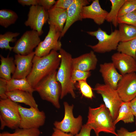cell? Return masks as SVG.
Masks as SVG:
<instances>
[{
    "instance_id": "cb8c5ba5",
    "label": "cell",
    "mask_w": 136,
    "mask_h": 136,
    "mask_svg": "<svg viewBox=\"0 0 136 136\" xmlns=\"http://www.w3.org/2000/svg\"><path fill=\"white\" fill-rule=\"evenodd\" d=\"M134 116L129 105V102H123L119 108L118 114L114 121L115 125L120 121L125 123H132L134 121Z\"/></svg>"
},
{
    "instance_id": "60d3db41",
    "label": "cell",
    "mask_w": 136,
    "mask_h": 136,
    "mask_svg": "<svg viewBox=\"0 0 136 136\" xmlns=\"http://www.w3.org/2000/svg\"><path fill=\"white\" fill-rule=\"evenodd\" d=\"M53 132L51 136H74L70 133L64 132L55 128H53Z\"/></svg>"
},
{
    "instance_id": "8fae6325",
    "label": "cell",
    "mask_w": 136,
    "mask_h": 136,
    "mask_svg": "<svg viewBox=\"0 0 136 136\" xmlns=\"http://www.w3.org/2000/svg\"><path fill=\"white\" fill-rule=\"evenodd\" d=\"M40 36L36 30L26 31L16 42L13 47V51L16 54L23 55L31 53L41 42Z\"/></svg>"
},
{
    "instance_id": "8992f818",
    "label": "cell",
    "mask_w": 136,
    "mask_h": 136,
    "mask_svg": "<svg viewBox=\"0 0 136 136\" xmlns=\"http://www.w3.org/2000/svg\"><path fill=\"white\" fill-rule=\"evenodd\" d=\"M19 105L7 98L0 100V129L6 126L11 129L19 127L21 117L18 109Z\"/></svg>"
},
{
    "instance_id": "b9f144b4",
    "label": "cell",
    "mask_w": 136,
    "mask_h": 136,
    "mask_svg": "<svg viewBox=\"0 0 136 136\" xmlns=\"http://www.w3.org/2000/svg\"><path fill=\"white\" fill-rule=\"evenodd\" d=\"M129 105L133 115L136 116V97L129 102Z\"/></svg>"
},
{
    "instance_id": "603a6c76",
    "label": "cell",
    "mask_w": 136,
    "mask_h": 136,
    "mask_svg": "<svg viewBox=\"0 0 136 136\" xmlns=\"http://www.w3.org/2000/svg\"><path fill=\"white\" fill-rule=\"evenodd\" d=\"M7 92L15 90L26 91L32 94L34 89L29 83L26 78L17 79L12 78L7 81Z\"/></svg>"
},
{
    "instance_id": "d6a6232c",
    "label": "cell",
    "mask_w": 136,
    "mask_h": 136,
    "mask_svg": "<svg viewBox=\"0 0 136 136\" xmlns=\"http://www.w3.org/2000/svg\"><path fill=\"white\" fill-rule=\"evenodd\" d=\"M118 24L124 23L136 26V11L128 13L117 18Z\"/></svg>"
},
{
    "instance_id": "4fadbf2b",
    "label": "cell",
    "mask_w": 136,
    "mask_h": 136,
    "mask_svg": "<svg viewBox=\"0 0 136 136\" xmlns=\"http://www.w3.org/2000/svg\"><path fill=\"white\" fill-rule=\"evenodd\" d=\"M123 102H129L136 97V73L122 76L116 90Z\"/></svg>"
},
{
    "instance_id": "2e32d148",
    "label": "cell",
    "mask_w": 136,
    "mask_h": 136,
    "mask_svg": "<svg viewBox=\"0 0 136 136\" xmlns=\"http://www.w3.org/2000/svg\"><path fill=\"white\" fill-rule=\"evenodd\" d=\"M90 1L75 0L67 9V19L60 39L63 37L71 26L75 22L82 21L81 12L83 7L89 4Z\"/></svg>"
},
{
    "instance_id": "ee69618b",
    "label": "cell",
    "mask_w": 136,
    "mask_h": 136,
    "mask_svg": "<svg viewBox=\"0 0 136 136\" xmlns=\"http://www.w3.org/2000/svg\"><path fill=\"white\" fill-rule=\"evenodd\" d=\"M135 11H136V10H135Z\"/></svg>"
},
{
    "instance_id": "8d00e7d4",
    "label": "cell",
    "mask_w": 136,
    "mask_h": 136,
    "mask_svg": "<svg viewBox=\"0 0 136 136\" xmlns=\"http://www.w3.org/2000/svg\"><path fill=\"white\" fill-rule=\"evenodd\" d=\"M56 2L55 0H39L38 5L48 11L54 6Z\"/></svg>"
},
{
    "instance_id": "484cf974",
    "label": "cell",
    "mask_w": 136,
    "mask_h": 136,
    "mask_svg": "<svg viewBox=\"0 0 136 136\" xmlns=\"http://www.w3.org/2000/svg\"><path fill=\"white\" fill-rule=\"evenodd\" d=\"M118 25L120 42L136 39V26L124 23L119 24Z\"/></svg>"
},
{
    "instance_id": "d590c367",
    "label": "cell",
    "mask_w": 136,
    "mask_h": 136,
    "mask_svg": "<svg viewBox=\"0 0 136 136\" xmlns=\"http://www.w3.org/2000/svg\"><path fill=\"white\" fill-rule=\"evenodd\" d=\"M7 81L5 79L0 78V98L5 99L7 98L6 93L7 90Z\"/></svg>"
},
{
    "instance_id": "7bdbcfd3",
    "label": "cell",
    "mask_w": 136,
    "mask_h": 136,
    "mask_svg": "<svg viewBox=\"0 0 136 136\" xmlns=\"http://www.w3.org/2000/svg\"><path fill=\"white\" fill-rule=\"evenodd\" d=\"M135 125L136 126V116H135Z\"/></svg>"
},
{
    "instance_id": "74e56055",
    "label": "cell",
    "mask_w": 136,
    "mask_h": 136,
    "mask_svg": "<svg viewBox=\"0 0 136 136\" xmlns=\"http://www.w3.org/2000/svg\"><path fill=\"white\" fill-rule=\"evenodd\" d=\"M91 128L86 124L83 125L79 133L74 136H90Z\"/></svg>"
},
{
    "instance_id": "f1b7e54d",
    "label": "cell",
    "mask_w": 136,
    "mask_h": 136,
    "mask_svg": "<svg viewBox=\"0 0 136 136\" xmlns=\"http://www.w3.org/2000/svg\"><path fill=\"white\" fill-rule=\"evenodd\" d=\"M41 132L39 128H18L14 132L10 133L5 131L0 133V136H40Z\"/></svg>"
},
{
    "instance_id": "277c9868",
    "label": "cell",
    "mask_w": 136,
    "mask_h": 136,
    "mask_svg": "<svg viewBox=\"0 0 136 136\" xmlns=\"http://www.w3.org/2000/svg\"><path fill=\"white\" fill-rule=\"evenodd\" d=\"M57 71L52 73L40 81L34 88L43 100L48 101L57 109L60 106L59 102L61 87L56 79Z\"/></svg>"
},
{
    "instance_id": "7402d4cb",
    "label": "cell",
    "mask_w": 136,
    "mask_h": 136,
    "mask_svg": "<svg viewBox=\"0 0 136 136\" xmlns=\"http://www.w3.org/2000/svg\"><path fill=\"white\" fill-rule=\"evenodd\" d=\"M1 64L0 65V78L4 79L7 81L12 79L11 74L14 73L16 66L14 58L9 56L5 57L2 55H0Z\"/></svg>"
},
{
    "instance_id": "5bb4252c",
    "label": "cell",
    "mask_w": 136,
    "mask_h": 136,
    "mask_svg": "<svg viewBox=\"0 0 136 136\" xmlns=\"http://www.w3.org/2000/svg\"><path fill=\"white\" fill-rule=\"evenodd\" d=\"M35 55L34 52L25 55L15 54L14 61L16 68L12 78L17 79L26 78L31 70L32 60Z\"/></svg>"
},
{
    "instance_id": "30bf717a",
    "label": "cell",
    "mask_w": 136,
    "mask_h": 136,
    "mask_svg": "<svg viewBox=\"0 0 136 136\" xmlns=\"http://www.w3.org/2000/svg\"><path fill=\"white\" fill-rule=\"evenodd\" d=\"M61 34V32L57 31L53 26L49 25L47 35L36 48L34 51L35 55L42 57L47 55L52 50L60 51L62 46L59 40Z\"/></svg>"
},
{
    "instance_id": "7c38bea8",
    "label": "cell",
    "mask_w": 136,
    "mask_h": 136,
    "mask_svg": "<svg viewBox=\"0 0 136 136\" xmlns=\"http://www.w3.org/2000/svg\"><path fill=\"white\" fill-rule=\"evenodd\" d=\"M49 18L48 11L39 5L32 6L29 8L27 20L25 25L37 31L40 36L43 33V26Z\"/></svg>"
},
{
    "instance_id": "ac0fdd59",
    "label": "cell",
    "mask_w": 136,
    "mask_h": 136,
    "mask_svg": "<svg viewBox=\"0 0 136 136\" xmlns=\"http://www.w3.org/2000/svg\"><path fill=\"white\" fill-rule=\"evenodd\" d=\"M98 59L93 51L83 54L77 57L73 58L72 65L73 69L84 71H90L96 68Z\"/></svg>"
},
{
    "instance_id": "d4e9b609",
    "label": "cell",
    "mask_w": 136,
    "mask_h": 136,
    "mask_svg": "<svg viewBox=\"0 0 136 136\" xmlns=\"http://www.w3.org/2000/svg\"><path fill=\"white\" fill-rule=\"evenodd\" d=\"M125 0H110L111 4V9L106 17V20L111 23L116 27L118 24L117 18L119 11Z\"/></svg>"
},
{
    "instance_id": "e575fe53",
    "label": "cell",
    "mask_w": 136,
    "mask_h": 136,
    "mask_svg": "<svg viewBox=\"0 0 136 136\" xmlns=\"http://www.w3.org/2000/svg\"><path fill=\"white\" fill-rule=\"evenodd\" d=\"M75 0H58L54 6L56 7L67 10Z\"/></svg>"
},
{
    "instance_id": "3957f363",
    "label": "cell",
    "mask_w": 136,
    "mask_h": 136,
    "mask_svg": "<svg viewBox=\"0 0 136 136\" xmlns=\"http://www.w3.org/2000/svg\"><path fill=\"white\" fill-rule=\"evenodd\" d=\"M61 56L59 67L56 74V79L61 87V93L60 98L62 99L68 94L75 98L76 95L75 85L72 80L73 70L71 55L64 49L61 48L59 51Z\"/></svg>"
},
{
    "instance_id": "6da1fadb",
    "label": "cell",
    "mask_w": 136,
    "mask_h": 136,
    "mask_svg": "<svg viewBox=\"0 0 136 136\" xmlns=\"http://www.w3.org/2000/svg\"><path fill=\"white\" fill-rule=\"evenodd\" d=\"M61 60L59 53L53 50L45 56L40 57L35 55L32 60L31 70L26 78L32 87L34 89L42 80L56 71Z\"/></svg>"
},
{
    "instance_id": "ab89813d",
    "label": "cell",
    "mask_w": 136,
    "mask_h": 136,
    "mask_svg": "<svg viewBox=\"0 0 136 136\" xmlns=\"http://www.w3.org/2000/svg\"><path fill=\"white\" fill-rule=\"evenodd\" d=\"M18 3L23 6L38 5L39 0H18Z\"/></svg>"
},
{
    "instance_id": "9c48e42d",
    "label": "cell",
    "mask_w": 136,
    "mask_h": 136,
    "mask_svg": "<svg viewBox=\"0 0 136 136\" xmlns=\"http://www.w3.org/2000/svg\"><path fill=\"white\" fill-rule=\"evenodd\" d=\"M18 109L21 119L19 128H39L44 124L46 116L43 111L32 107L25 108L19 105Z\"/></svg>"
},
{
    "instance_id": "83f0119b",
    "label": "cell",
    "mask_w": 136,
    "mask_h": 136,
    "mask_svg": "<svg viewBox=\"0 0 136 136\" xmlns=\"http://www.w3.org/2000/svg\"><path fill=\"white\" fill-rule=\"evenodd\" d=\"M117 50L132 57L136 60V39L125 42H120Z\"/></svg>"
},
{
    "instance_id": "ffe728a7",
    "label": "cell",
    "mask_w": 136,
    "mask_h": 136,
    "mask_svg": "<svg viewBox=\"0 0 136 136\" xmlns=\"http://www.w3.org/2000/svg\"><path fill=\"white\" fill-rule=\"evenodd\" d=\"M48 11L49 18L47 22L48 24L53 26L57 31L61 33L67 20V10L53 6Z\"/></svg>"
},
{
    "instance_id": "44dd1931",
    "label": "cell",
    "mask_w": 136,
    "mask_h": 136,
    "mask_svg": "<svg viewBox=\"0 0 136 136\" xmlns=\"http://www.w3.org/2000/svg\"><path fill=\"white\" fill-rule=\"evenodd\" d=\"M7 98L16 103H20L38 109L37 104L32 94L24 91L15 90L8 91L6 93Z\"/></svg>"
},
{
    "instance_id": "4dcf8cb0",
    "label": "cell",
    "mask_w": 136,
    "mask_h": 136,
    "mask_svg": "<svg viewBox=\"0 0 136 136\" xmlns=\"http://www.w3.org/2000/svg\"><path fill=\"white\" fill-rule=\"evenodd\" d=\"M78 82L77 87L82 96L92 99L94 97L93 88L88 84L86 80H81Z\"/></svg>"
},
{
    "instance_id": "d6986e66",
    "label": "cell",
    "mask_w": 136,
    "mask_h": 136,
    "mask_svg": "<svg viewBox=\"0 0 136 136\" xmlns=\"http://www.w3.org/2000/svg\"><path fill=\"white\" fill-rule=\"evenodd\" d=\"M99 66V72L105 84L116 90L118 83L122 76L118 72L112 62L101 64Z\"/></svg>"
},
{
    "instance_id": "52a82bcc",
    "label": "cell",
    "mask_w": 136,
    "mask_h": 136,
    "mask_svg": "<svg viewBox=\"0 0 136 136\" xmlns=\"http://www.w3.org/2000/svg\"><path fill=\"white\" fill-rule=\"evenodd\" d=\"M93 90L101 95L114 121L117 117L119 108L123 102L117 90L107 85L98 83L96 84Z\"/></svg>"
},
{
    "instance_id": "9a60e30c",
    "label": "cell",
    "mask_w": 136,
    "mask_h": 136,
    "mask_svg": "<svg viewBox=\"0 0 136 136\" xmlns=\"http://www.w3.org/2000/svg\"><path fill=\"white\" fill-rule=\"evenodd\" d=\"M108 13L101 8L98 0H94L90 5L83 7L81 17L82 19H92L96 24L100 25L106 20Z\"/></svg>"
},
{
    "instance_id": "f546056e",
    "label": "cell",
    "mask_w": 136,
    "mask_h": 136,
    "mask_svg": "<svg viewBox=\"0 0 136 136\" xmlns=\"http://www.w3.org/2000/svg\"><path fill=\"white\" fill-rule=\"evenodd\" d=\"M18 32H13L8 31L3 34L0 35V48L2 49L8 50L10 51L13 50V47L9 45L10 42H14L16 41V38L20 35Z\"/></svg>"
},
{
    "instance_id": "5b68a950",
    "label": "cell",
    "mask_w": 136,
    "mask_h": 136,
    "mask_svg": "<svg viewBox=\"0 0 136 136\" xmlns=\"http://www.w3.org/2000/svg\"><path fill=\"white\" fill-rule=\"evenodd\" d=\"M86 32L89 35L95 37L98 40V43L96 44L87 45L94 52L104 53L117 50L120 42V34L118 29H115L110 34H108L100 28H98L96 31Z\"/></svg>"
},
{
    "instance_id": "ba28073f",
    "label": "cell",
    "mask_w": 136,
    "mask_h": 136,
    "mask_svg": "<svg viewBox=\"0 0 136 136\" xmlns=\"http://www.w3.org/2000/svg\"><path fill=\"white\" fill-rule=\"evenodd\" d=\"M64 115L60 121H55L53 123L55 128L66 133H69L74 135L79 133L82 125V117L79 115L74 117L73 113V105H70L66 102L63 103Z\"/></svg>"
},
{
    "instance_id": "1f68e13d",
    "label": "cell",
    "mask_w": 136,
    "mask_h": 136,
    "mask_svg": "<svg viewBox=\"0 0 136 136\" xmlns=\"http://www.w3.org/2000/svg\"><path fill=\"white\" fill-rule=\"evenodd\" d=\"M136 9V0H125L119 11L118 17L135 11Z\"/></svg>"
},
{
    "instance_id": "4316f807",
    "label": "cell",
    "mask_w": 136,
    "mask_h": 136,
    "mask_svg": "<svg viewBox=\"0 0 136 136\" xmlns=\"http://www.w3.org/2000/svg\"><path fill=\"white\" fill-rule=\"evenodd\" d=\"M18 18L17 14L13 11L7 9L0 10V25L5 28L15 23Z\"/></svg>"
},
{
    "instance_id": "7a4b0ae2",
    "label": "cell",
    "mask_w": 136,
    "mask_h": 136,
    "mask_svg": "<svg viewBox=\"0 0 136 136\" xmlns=\"http://www.w3.org/2000/svg\"><path fill=\"white\" fill-rule=\"evenodd\" d=\"M86 124L94 130L96 136L102 132L117 136L116 127L110 112L105 105L100 104L95 108H89Z\"/></svg>"
},
{
    "instance_id": "f35d334b",
    "label": "cell",
    "mask_w": 136,
    "mask_h": 136,
    "mask_svg": "<svg viewBox=\"0 0 136 136\" xmlns=\"http://www.w3.org/2000/svg\"><path fill=\"white\" fill-rule=\"evenodd\" d=\"M117 136H136V130L133 132L129 131L123 127H121L117 131Z\"/></svg>"
},
{
    "instance_id": "e0dca14e",
    "label": "cell",
    "mask_w": 136,
    "mask_h": 136,
    "mask_svg": "<svg viewBox=\"0 0 136 136\" xmlns=\"http://www.w3.org/2000/svg\"><path fill=\"white\" fill-rule=\"evenodd\" d=\"M111 60L122 76L136 72V60L130 56L118 52L112 55Z\"/></svg>"
},
{
    "instance_id": "836d02e7",
    "label": "cell",
    "mask_w": 136,
    "mask_h": 136,
    "mask_svg": "<svg viewBox=\"0 0 136 136\" xmlns=\"http://www.w3.org/2000/svg\"><path fill=\"white\" fill-rule=\"evenodd\" d=\"M91 75L90 71H84L73 69L72 74V80L75 84L77 82L81 80H86Z\"/></svg>"
}]
</instances>
